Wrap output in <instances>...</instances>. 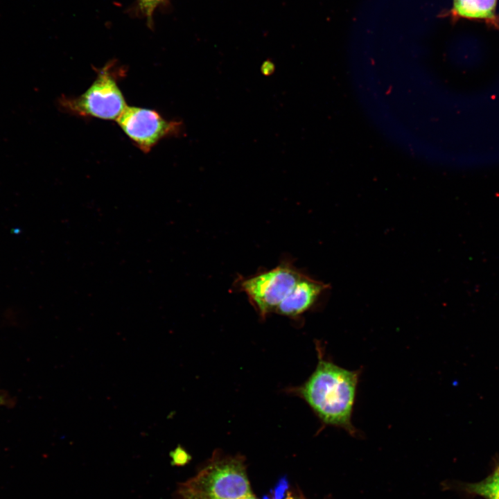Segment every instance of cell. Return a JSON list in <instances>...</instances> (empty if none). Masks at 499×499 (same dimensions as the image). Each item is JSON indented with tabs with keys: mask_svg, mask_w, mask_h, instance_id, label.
<instances>
[{
	"mask_svg": "<svg viewBox=\"0 0 499 499\" xmlns=\"http://www.w3.org/2000/svg\"><path fill=\"white\" fill-rule=\"evenodd\" d=\"M360 374L321 357L300 393L324 424L355 435L352 414Z\"/></svg>",
	"mask_w": 499,
	"mask_h": 499,
	"instance_id": "6da1fadb",
	"label": "cell"
},
{
	"mask_svg": "<svg viewBox=\"0 0 499 499\" xmlns=\"http://www.w3.org/2000/svg\"><path fill=\"white\" fill-rule=\"evenodd\" d=\"M245 465L238 458L212 460L195 476L178 484L174 499H240L252 495Z\"/></svg>",
	"mask_w": 499,
	"mask_h": 499,
	"instance_id": "7a4b0ae2",
	"label": "cell"
},
{
	"mask_svg": "<svg viewBox=\"0 0 499 499\" xmlns=\"http://www.w3.org/2000/svg\"><path fill=\"white\" fill-rule=\"evenodd\" d=\"M59 106L73 114L117 120L126 104L123 95L111 71V66L100 69L91 86L77 97H62Z\"/></svg>",
	"mask_w": 499,
	"mask_h": 499,
	"instance_id": "3957f363",
	"label": "cell"
},
{
	"mask_svg": "<svg viewBox=\"0 0 499 499\" xmlns=\"http://www.w3.org/2000/svg\"><path fill=\"white\" fill-rule=\"evenodd\" d=\"M303 274L291 261L283 260L270 270L240 278L237 285L258 312L264 316L276 312Z\"/></svg>",
	"mask_w": 499,
	"mask_h": 499,
	"instance_id": "277c9868",
	"label": "cell"
},
{
	"mask_svg": "<svg viewBox=\"0 0 499 499\" xmlns=\"http://www.w3.org/2000/svg\"><path fill=\"white\" fill-rule=\"evenodd\" d=\"M124 133L140 150L149 152L160 140L183 131L180 121H168L155 110L127 106L117 119Z\"/></svg>",
	"mask_w": 499,
	"mask_h": 499,
	"instance_id": "5b68a950",
	"label": "cell"
},
{
	"mask_svg": "<svg viewBox=\"0 0 499 499\" xmlns=\"http://www.w3.org/2000/svg\"><path fill=\"white\" fill-rule=\"evenodd\" d=\"M327 288V284L303 274L275 313L290 317L299 315L309 310Z\"/></svg>",
	"mask_w": 499,
	"mask_h": 499,
	"instance_id": "8992f818",
	"label": "cell"
},
{
	"mask_svg": "<svg viewBox=\"0 0 499 499\" xmlns=\"http://www.w3.org/2000/svg\"><path fill=\"white\" fill-rule=\"evenodd\" d=\"M498 0H454L452 13L455 17L482 20L489 26L499 28L496 13Z\"/></svg>",
	"mask_w": 499,
	"mask_h": 499,
	"instance_id": "52a82bcc",
	"label": "cell"
},
{
	"mask_svg": "<svg viewBox=\"0 0 499 499\" xmlns=\"http://www.w3.org/2000/svg\"><path fill=\"white\" fill-rule=\"evenodd\" d=\"M465 489L486 499H499V475L494 473L480 482L466 484Z\"/></svg>",
	"mask_w": 499,
	"mask_h": 499,
	"instance_id": "ba28073f",
	"label": "cell"
},
{
	"mask_svg": "<svg viewBox=\"0 0 499 499\" xmlns=\"http://www.w3.org/2000/svg\"><path fill=\"white\" fill-rule=\"evenodd\" d=\"M171 457V464L176 466H182L185 464L189 460V454L180 446L176 448L173 451L170 453Z\"/></svg>",
	"mask_w": 499,
	"mask_h": 499,
	"instance_id": "9c48e42d",
	"label": "cell"
},
{
	"mask_svg": "<svg viewBox=\"0 0 499 499\" xmlns=\"http://www.w3.org/2000/svg\"><path fill=\"white\" fill-rule=\"evenodd\" d=\"M160 0H139L141 7L147 15H150Z\"/></svg>",
	"mask_w": 499,
	"mask_h": 499,
	"instance_id": "30bf717a",
	"label": "cell"
},
{
	"mask_svg": "<svg viewBox=\"0 0 499 499\" xmlns=\"http://www.w3.org/2000/svg\"><path fill=\"white\" fill-rule=\"evenodd\" d=\"M274 71L275 65L271 60H265L261 66V73L265 76H270Z\"/></svg>",
	"mask_w": 499,
	"mask_h": 499,
	"instance_id": "8fae6325",
	"label": "cell"
},
{
	"mask_svg": "<svg viewBox=\"0 0 499 499\" xmlns=\"http://www.w3.org/2000/svg\"><path fill=\"white\" fill-rule=\"evenodd\" d=\"M240 499H258V498H256L253 494H252V495L247 496L246 497H244V498H242Z\"/></svg>",
	"mask_w": 499,
	"mask_h": 499,
	"instance_id": "7c38bea8",
	"label": "cell"
},
{
	"mask_svg": "<svg viewBox=\"0 0 499 499\" xmlns=\"http://www.w3.org/2000/svg\"><path fill=\"white\" fill-rule=\"evenodd\" d=\"M285 499H301V498H296V497L288 496V497L286 498Z\"/></svg>",
	"mask_w": 499,
	"mask_h": 499,
	"instance_id": "4fadbf2b",
	"label": "cell"
},
{
	"mask_svg": "<svg viewBox=\"0 0 499 499\" xmlns=\"http://www.w3.org/2000/svg\"><path fill=\"white\" fill-rule=\"evenodd\" d=\"M494 473L499 475V466L497 467Z\"/></svg>",
	"mask_w": 499,
	"mask_h": 499,
	"instance_id": "5bb4252c",
	"label": "cell"
},
{
	"mask_svg": "<svg viewBox=\"0 0 499 499\" xmlns=\"http://www.w3.org/2000/svg\"><path fill=\"white\" fill-rule=\"evenodd\" d=\"M2 403V399L0 397V404Z\"/></svg>",
	"mask_w": 499,
	"mask_h": 499,
	"instance_id": "9a60e30c",
	"label": "cell"
}]
</instances>
